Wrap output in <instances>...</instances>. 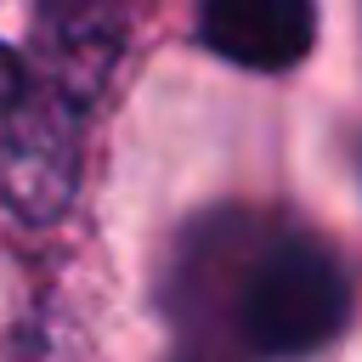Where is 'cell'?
I'll return each mask as SVG.
<instances>
[{"label":"cell","mask_w":362,"mask_h":362,"mask_svg":"<svg viewBox=\"0 0 362 362\" xmlns=\"http://www.w3.org/2000/svg\"><path fill=\"white\" fill-rule=\"evenodd\" d=\"M130 28V0H34V45H40V79L74 96L79 107H96L119 45Z\"/></svg>","instance_id":"3"},{"label":"cell","mask_w":362,"mask_h":362,"mask_svg":"<svg viewBox=\"0 0 362 362\" xmlns=\"http://www.w3.org/2000/svg\"><path fill=\"white\" fill-rule=\"evenodd\" d=\"M17 85H23V57L11 45H0V107L17 96Z\"/></svg>","instance_id":"5"},{"label":"cell","mask_w":362,"mask_h":362,"mask_svg":"<svg viewBox=\"0 0 362 362\" xmlns=\"http://www.w3.org/2000/svg\"><path fill=\"white\" fill-rule=\"evenodd\" d=\"M85 119L74 96L23 68L17 96L0 107V204L23 226H57L79 192Z\"/></svg>","instance_id":"2"},{"label":"cell","mask_w":362,"mask_h":362,"mask_svg":"<svg viewBox=\"0 0 362 362\" xmlns=\"http://www.w3.org/2000/svg\"><path fill=\"white\" fill-rule=\"evenodd\" d=\"M198 40L249 74H283L317 45V0H204Z\"/></svg>","instance_id":"4"},{"label":"cell","mask_w":362,"mask_h":362,"mask_svg":"<svg viewBox=\"0 0 362 362\" xmlns=\"http://www.w3.org/2000/svg\"><path fill=\"white\" fill-rule=\"evenodd\" d=\"M351 317V283L339 260L311 238H277L238 288V328L249 351L272 362L311 356Z\"/></svg>","instance_id":"1"}]
</instances>
